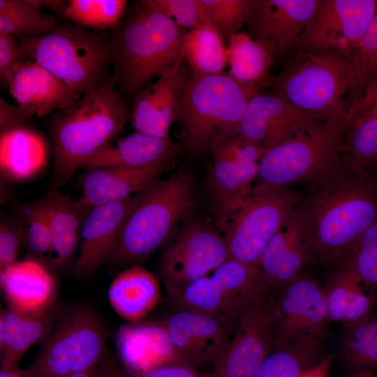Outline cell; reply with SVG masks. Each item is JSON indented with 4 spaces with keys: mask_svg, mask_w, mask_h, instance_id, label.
Instances as JSON below:
<instances>
[{
    "mask_svg": "<svg viewBox=\"0 0 377 377\" xmlns=\"http://www.w3.org/2000/svg\"><path fill=\"white\" fill-rule=\"evenodd\" d=\"M302 203L311 223L315 258L338 266L377 219V182L369 169L343 158L311 182Z\"/></svg>",
    "mask_w": 377,
    "mask_h": 377,
    "instance_id": "obj_1",
    "label": "cell"
},
{
    "mask_svg": "<svg viewBox=\"0 0 377 377\" xmlns=\"http://www.w3.org/2000/svg\"><path fill=\"white\" fill-rule=\"evenodd\" d=\"M187 31L138 1L112 31L115 88L136 96L153 78L171 70L184 56Z\"/></svg>",
    "mask_w": 377,
    "mask_h": 377,
    "instance_id": "obj_2",
    "label": "cell"
},
{
    "mask_svg": "<svg viewBox=\"0 0 377 377\" xmlns=\"http://www.w3.org/2000/svg\"><path fill=\"white\" fill-rule=\"evenodd\" d=\"M129 116L112 77L53 114L47 129L54 153L52 180L59 188L90 155L110 142Z\"/></svg>",
    "mask_w": 377,
    "mask_h": 377,
    "instance_id": "obj_3",
    "label": "cell"
},
{
    "mask_svg": "<svg viewBox=\"0 0 377 377\" xmlns=\"http://www.w3.org/2000/svg\"><path fill=\"white\" fill-rule=\"evenodd\" d=\"M193 199V178L184 166L138 193L107 262L116 267L139 265L165 242Z\"/></svg>",
    "mask_w": 377,
    "mask_h": 377,
    "instance_id": "obj_4",
    "label": "cell"
},
{
    "mask_svg": "<svg viewBox=\"0 0 377 377\" xmlns=\"http://www.w3.org/2000/svg\"><path fill=\"white\" fill-rule=\"evenodd\" d=\"M25 57L36 61L82 96L108 83L113 67L112 31L58 24L52 31L17 38Z\"/></svg>",
    "mask_w": 377,
    "mask_h": 377,
    "instance_id": "obj_5",
    "label": "cell"
},
{
    "mask_svg": "<svg viewBox=\"0 0 377 377\" xmlns=\"http://www.w3.org/2000/svg\"><path fill=\"white\" fill-rule=\"evenodd\" d=\"M352 59L325 50L297 49L267 87L297 108L347 127Z\"/></svg>",
    "mask_w": 377,
    "mask_h": 377,
    "instance_id": "obj_6",
    "label": "cell"
},
{
    "mask_svg": "<svg viewBox=\"0 0 377 377\" xmlns=\"http://www.w3.org/2000/svg\"><path fill=\"white\" fill-rule=\"evenodd\" d=\"M258 92L228 72L192 73L185 86L177 118L189 147L200 153L209 149L214 141L237 134L247 104Z\"/></svg>",
    "mask_w": 377,
    "mask_h": 377,
    "instance_id": "obj_7",
    "label": "cell"
},
{
    "mask_svg": "<svg viewBox=\"0 0 377 377\" xmlns=\"http://www.w3.org/2000/svg\"><path fill=\"white\" fill-rule=\"evenodd\" d=\"M302 196L285 187L256 184L218 214L229 258L257 267L265 248Z\"/></svg>",
    "mask_w": 377,
    "mask_h": 377,
    "instance_id": "obj_8",
    "label": "cell"
},
{
    "mask_svg": "<svg viewBox=\"0 0 377 377\" xmlns=\"http://www.w3.org/2000/svg\"><path fill=\"white\" fill-rule=\"evenodd\" d=\"M108 330L91 308L63 311L40 341L25 377H59L96 367L106 354Z\"/></svg>",
    "mask_w": 377,
    "mask_h": 377,
    "instance_id": "obj_9",
    "label": "cell"
},
{
    "mask_svg": "<svg viewBox=\"0 0 377 377\" xmlns=\"http://www.w3.org/2000/svg\"><path fill=\"white\" fill-rule=\"evenodd\" d=\"M269 295L259 269L229 258L211 274L168 297L172 311L188 310L214 317L233 334L242 314Z\"/></svg>",
    "mask_w": 377,
    "mask_h": 377,
    "instance_id": "obj_10",
    "label": "cell"
},
{
    "mask_svg": "<svg viewBox=\"0 0 377 377\" xmlns=\"http://www.w3.org/2000/svg\"><path fill=\"white\" fill-rule=\"evenodd\" d=\"M346 129L344 124L323 120L266 151L257 184L285 187L313 182L337 161Z\"/></svg>",
    "mask_w": 377,
    "mask_h": 377,
    "instance_id": "obj_11",
    "label": "cell"
},
{
    "mask_svg": "<svg viewBox=\"0 0 377 377\" xmlns=\"http://www.w3.org/2000/svg\"><path fill=\"white\" fill-rule=\"evenodd\" d=\"M273 350L292 345H320L327 335L329 319L323 288L300 276L272 296Z\"/></svg>",
    "mask_w": 377,
    "mask_h": 377,
    "instance_id": "obj_12",
    "label": "cell"
},
{
    "mask_svg": "<svg viewBox=\"0 0 377 377\" xmlns=\"http://www.w3.org/2000/svg\"><path fill=\"white\" fill-rule=\"evenodd\" d=\"M229 258L222 235L205 224L193 223L182 230L163 254L158 276L168 297H175Z\"/></svg>",
    "mask_w": 377,
    "mask_h": 377,
    "instance_id": "obj_13",
    "label": "cell"
},
{
    "mask_svg": "<svg viewBox=\"0 0 377 377\" xmlns=\"http://www.w3.org/2000/svg\"><path fill=\"white\" fill-rule=\"evenodd\" d=\"M376 6L377 0H320L295 50H334L352 59Z\"/></svg>",
    "mask_w": 377,
    "mask_h": 377,
    "instance_id": "obj_14",
    "label": "cell"
},
{
    "mask_svg": "<svg viewBox=\"0 0 377 377\" xmlns=\"http://www.w3.org/2000/svg\"><path fill=\"white\" fill-rule=\"evenodd\" d=\"M274 326L267 295L241 316L232 337L213 367V376L253 377L273 350Z\"/></svg>",
    "mask_w": 377,
    "mask_h": 377,
    "instance_id": "obj_15",
    "label": "cell"
},
{
    "mask_svg": "<svg viewBox=\"0 0 377 377\" xmlns=\"http://www.w3.org/2000/svg\"><path fill=\"white\" fill-rule=\"evenodd\" d=\"M315 258L312 228L302 202L269 242L257 267L273 295L291 281L301 276L305 265Z\"/></svg>",
    "mask_w": 377,
    "mask_h": 377,
    "instance_id": "obj_16",
    "label": "cell"
},
{
    "mask_svg": "<svg viewBox=\"0 0 377 377\" xmlns=\"http://www.w3.org/2000/svg\"><path fill=\"white\" fill-rule=\"evenodd\" d=\"M323 120L275 91L258 92L247 104L237 134L267 151Z\"/></svg>",
    "mask_w": 377,
    "mask_h": 377,
    "instance_id": "obj_17",
    "label": "cell"
},
{
    "mask_svg": "<svg viewBox=\"0 0 377 377\" xmlns=\"http://www.w3.org/2000/svg\"><path fill=\"white\" fill-rule=\"evenodd\" d=\"M320 0H251L246 23L251 37L286 61Z\"/></svg>",
    "mask_w": 377,
    "mask_h": 377,
    "instance_id": "obj_18",
    "label": "cell"
},
{
    "mask_svg": "<svg viewBox=\"0 0 377 377\" xmlns=\"http://www.w3.org/2000/svg\"><path fill=\"white\" fill-rule=\"evenodd\" d=\"M163 320L176 352L200 370L214 366L232 334L218 319L192 311H172Z\"/></svg>",
    "mask_w": 377,
    "mask_h": 377,
    "instance_id": "obj_19",
    "label": "cell"
},
{
    "mask_svg": "<svg viewBox=\"0 0 377 377\" xmlns=\"http://www.w3.org/2000/svg\"><path fill=\"white\" fill-rule=\"evenodd\" d=\"M184 56L167 73L148 84L135 96L131 114L136 132L156 138H169V129L177 120L188 76Z\"/></svg>",
    "mask_w": 377,
    "mask_h": 377,
    "instance_id": "obj_20",
    "label": "cell"
},
{
    "mask_svg": "<svg viewBox=\"0 0 377 377\" xmlns=\"http://www.w3.org/2000/svg\"><path fill=\"white\" fill-rule=\"evenodd\" d=\"M114 341L123 370L130 377H140L166 364L186 363L174 348L163 320H141L121 325Z\"/></svg>",
    "mask_w": 377,
    "mask_h": 377,
    "instance_id": "obj_21",
    "label": "cell"
},
{
    "mask_svg": "<svg viewBox=\"0 0 377 377\" xmlns=\"http://www.w3.org/2000/svg\"><path fill=\"white\" fill-rule=\"evenodd\" d=\"M6 84L16 105L29 117H42L63 110L81 97L31 59L22 62L10 76Z\"/></svg>",
    "mask_w": 377,
    "mask_h": 377,
    "instance_id": "obj_22",
    "label": "cell"
},
{
    "mask_svg": "<svg viewBox=\"0 0 377 377\" xmlns=\"http://www.w3.org/2000/svg\"><path fill=\"white\" fill-rule=\"evenodd\" d=\"M137 196L138 193L121 202L90 209L80 230V249L73 265L77 275L90 276L107 262L119 231Z\"/></svg>",
    "mask_w": 377,
    "mask_h": 377,
    "instance_id": "obj_23",
    "label": "cell"
},
{
    "mask_svg": "<svg viewBox=\"0 0 377 377\" xmlns=\"http://www.w3.org/2000/svg\"><path fill=\"white\" fill-rule=\"evenodd\" d=\"M170 160L138 168H87L82 177L80 202L87 209L121 202L159 180Z\"/></svg>",
    "mask_w": 377,
    "mask_h": 377,
    "instance_id": "obj_24",
    "label": "cell"
},
{
    "mask_svg": "<svg viewBox=\"0 0 377 377\" xmlns=\"http://www.w3.org/2000/svg\"><path fill=\"white\" fill-rule=\"evenodd\" d=\"M0 284L7 308L24 315L40 313L55 304V279L36 259L17 261L0 272Z\"/></svg>",
    "mask_w": 377,
    "mask_h": 377,
    "instance_id": "obj_25",
    "label": "cell"
},
{
    "mask_svg": "<svg viewBox=\"0 0 377 377\" xmlns=\"http://www.w3.org/2000/svg\"><path fill=\"white\" fill-rule=\"evenodd\" d=\"M177 145L169 137L156 138L139 132L118 140L109 142L89 157L80 168H138L159 161L171 160Z\"/></svg>",
    "mask_w": 377,
    "mask_h": 377,
    "instance_id": "obj_26",
    "label": "cell"
},
{
    "mask_svg": "<svg viewBox=\"0 0 377 377\" xmlns=\"http://www.w3.org/2000/svg\"><path fill=\"white\" fill-rule=\"evenodd\" d=\"M47 216L52 234L48 263L55 269L65 267L71 260L80 237L83 221L90 209L53 188L40 200Z\"/></svg>",
    "mask_w": 377,
    "mask_h": 377,
    "instance_id": "obj_27",
    "label": "cell"
},
{
    "mask_svg": "<svg viewBox=\"0 0 377 377\" xmlns=\"http://www.w3.org/2000/svg\"><path fill=\"white\" fill-rule=\"evenodd\" d=\"M108 296L112 308L120 317L128 322H137L158 304L162 293L156 276L140 265H132L116 276Z\"/></svg>",
    "mask_w": 377,
    "mask_h": 377,
    "instance_id": "obj_28",
    "label": "cell"
},
{
    "mask_svg": "<svg viewBox=\"0 0 377 377\" xmlns=\"http://www.w3.org/2000/svg\"><path fill=\"white\" fill-rule=\"evenodd\" d=\"M47 165L46 143L38 132L24 123L1 130L0 168L4 177L26 180Z\"/></svg>",
    "mask_w": 377,
    "mask_h": 377,
    "instance_id": "obj_29",
    "label": "cell"
},
{
    "mask_svg": "<svg viewBox=\"0 0 377 377\" xmlns=\"http://www.w3.org/2000/svg\"><path fill=\"white\" fill-rule=\"evenodd\" d=\"M323 288L330 321L348 324L373 313L375 288L365 283L352 269L337 267Z\"/></svg>",
    "mask_w": 377,
    "mask_h": 377,
    "instance_id": "obj_30",
    "label": "cell"
},
{
    "mask_svg": "<svg viewBox=\"0 0 377 377\" xmlns=\"http://www.w3.org/2000/svg\"><path fill=\"white\" fill-rule=\"evenodd\" d=\"M228 73L243 84L258 90L267 86L269 69L276 56L266 44L239 31L228 40Z\"/></svg>",
    "mask_w": 377,
    "mask_h": 377,
    "instance_id": "obj_31",
    "label": "cell"
},
{
    "mask_svg": "<svg viewBox=\"0 0 377 377\" xmlns=\"http://www.w3.org/2000/svg\"><path fill=\"white\" fill-rule=\"evenodd\" d=\"M209 150L213 163L209 185L219 214L251 187L252 182L258 177L259 163H242L217 148L211 147Z\"/></svg>",
    "mask_w": 377,
    "mask_h": 377,
    "instance_id": "obj_32",
    "label": "cell"
},
{
    "mask_svg": "<svg viewBox=\"0 0 377 377\" xmlns=\"http://www.w3.org/2000/svg\"><path fill=\"white\" fill-rule=\"evenodd\" d=\"M58 24L54 15L41 11L36 0H0V33L34 37L52 31Z\"/></svg>",
    "mask_w": 377,
    "mask_h": 377,
    "instance_id": "obj_33",
    "label": "cell"
},
{
    "mask_svg": "<svg viewBox=\"0 0 377 377\" xmlns=\"http://www.w3.org/2000/svg\"><path fill=\"white\" fill-rule=\"evenodd\" d=\"M183 52L195 75L220 73L227 64V47L220 33L212 27L188 30Z\"/></svg>",
    "mask_w": 377,
    "mask_h": 377,
    "instance_id": "obj_34",
    "label": "cell"
},
{
    "mask_svg": "<svg viewBox=\"0 0 377 377\" xmlns=\"http://www.w3.org/2000/svg\"><path fill=\"white\" fill-rule=\"evenodd\" d=\"M341 349L355 369L377 368V315L345 324Z\"/></svg>",
    "mask_w": 377,
    "mask_h": 377,
    "instance_id": "obj_35",
    "label": "cell"
},
{
    "mask_svg": "<svg viewBox=\"0 0 377 377\" xmlns=\"http://www.w3.org/2000/svg\"><path fill=\"white\" fill-rule=\"evenodd\" d=\"M340 155L369 168L377 163V110L352 119L348 124Z\"/></svg>",
    "mask_w": 377,
    "mask_h": 377,
    "instance_id": "obj_36",
    "label": "cell"
},
{
    "mask_svg": "<svg viewBox=\"0 0 377 377\" xmlns=\"http://www.w3.org/2000/svg\"><path fill=\"white\" fill-rule=\"evenodd\" d=\"M126 5L124 0H70L63 17L94 31L114 30L126 13Z\"/></svg>",
    "mask_w": 377,
    "mask_h": 377,
    "instance_id": "obj_37",
    "label": "cell"
},
{
    "mask_svg": "<svg viewBox=\"0 0 377 377\" xmlns=\"http://www.w3.org/2000/svg\"><path fill=\"white\" fill-rule=\"evenodd\" d=\"M377 74V6L374 17L352 58L351 79L348 94L349 112L360 100Z\"/></svg>",
    "mask_w": 377,
    "mask_h": 377,
    "instance_id": "obj_38",
    "label": "cell"
},
{
    "mask_svg": "<svg viewBox=\"0 0 377 377\" xmlns=\"http://www.w3.org/2000/svg\"><path fill=\"white\" fill-rule=\"evenodd\" d=\"M319 345H292L272 350L253 377H299L317 362Z\"/></svg>",
    "mask_w": 377,
    "mask_h": 377,
    "instance_id": "obj_39",
    "label": "cell"
},
{
    "mask_svg": "<svg viewBox=\"0 0 377 377\" xmlns=\"http://www.w3.org/2000/svg\"><path fill=\"white\" fill-rule=\"evenodd\" d=\"M22 230L24 246L31 258L49 260L52 252V234L46 212L40 201L21 205L17 219Z\"/></svg>",
    "mask_w": 377,
    "mask_h": 377,
    "instance_id": "obj_40",
    "label": "cell"
},
{
    "mask_svg": "<svg viewBox=\"0 0 377 377\" xmlns=\"http://www.w3.org/2000/svg\"><path fill=\"white\" fill-rule=\"evenodd\" d=\"M63 311L62 307L54 304L43 311L27 316L13 343L1 357V368L17 367L24 354L47 336Z\"/></svg>",
    "mask_w": 377,
    "mask_h": 377,
    "instance_id": "obj_41",
    "label": "cell"
},
{
    "mask_svg": "<svg viewBox=\"0 0 377 377\" xmlns=\"http://www.w3.org/2000/svg\"><path fill=\"white\" fill-rule=\"evenodd\" d=\"M339 266L352 269L377 288V219L356 239Z\"/></svg>",
    "mask_w": 377,
    "mask_h": 377,
    "instance_id": "obj_42",
    "label": "cell"
},
{
    "mask_svg": "<svg viewBox=\"0 0 377 377\" xmlns=\"http://www.w3.org/2000/svg\"><path fill=\"white\" fill-rule=\"evenodd\" d=\"M212 25L228 40L246 23L251 0H200Z\"/></svg>",
    "mask_w": 377,
    "mask_h": 377,
    "instance_id": "obj_43",
    "label": "cell"
},
{
    "mask_svg": "<svg viewBox=\"0 0 377 377\" xmlns=\"http://www.w3.org/2000/svg\"><path fill=\"white\" fill-rule=\"evenodd\" d=\"M154 10L188 30L214 27L200 0H143Z\"/></svg>",
    "mask_w": 377,
    "mask_h": 377,
    "instance_id": "obj_44",
    "label": "cell"
},
{
    "mask_svg": "<svg viewBox=\"0 0 377 377\" xmlns=\"http://www.w3.org/2000/svg\"><path fill=\"white\" fill-rule=\"evenodd\" d=\"M24 239L16 221H2L0 225V272L17 263Z\"/></svg>",
    "mask_w": 377,
    "mask_h": 377,
    "instance_id": "obj_45",
    "label": "cell"
},
{
    "mask_svg": "<svg viewBox=\"0 0 377 377\" xmlns=\"http://www.w3.org/2000/svg\"><path fill=\"white\" fill-rule=\"evenodd\" d=\"M17 37L0 33V77L3 83L24 61Z\"/></svg>",
    "mask_w": 377,
    "mask_h": 377,
    "instance_id": "obj_46",
    "label": "cell"
},
{
    "mask_svg": "<svg viewBox=\"0 0 377 377\" xmlns=\"http://www.w3.org/2000/svg\"><path fill=\"white\" fill-rule=\"evenodd\" d=\"M27 316V315L9 308L1 309L0 316L1 357L5 354L13 343Z\"/></svg>",
    "mask_w": 377,
    "mask_h": 377,
    "instance_id": "obj_47",
    "label": "cell"
},
{
    "mask_svg": "<svg viewBox=\"0 0 377 377\" xmlns=\"http://www.w3.org/2000/svg\"><path fill=\"white\" fill-rule=\"evenodd\" d=\"M140 377H214L212 372L202 371L186 363H173L151 369Z\"/></svg>",
    "mask_w": 377,
    "mask_h": 377,
    "instance_id": "obj_48",
    "label": "cell"
},
{
    "mask_svg": "<svg viewBox=\"0 0 377 377\" xmlns=\"http://www.w3.org/2000/svg\"><path fill=\"white\" fill-rule=\"evenodd\" d=\"M377 110V74L369 83L360 100L350 110L348 124L353 119Z\"/></svg>",
    "mask_w": 377,
    "mask_h": 377,
    "instance_id": "obj_49",
    "label": "cell"
},
{
    "mask_svg": "<svg viewBox=\"0 0 377 377\" xmlns=\"http://www.w3.org/2000/svg\"><path fill=\"white\" fill-rule=\"evenodd\" d=\"M29 118L17 105L8 104L0 98V126L1 130L20 124H24Z\"/></svg>",
    "mask_w": 377,
    "mask_h": 377,
    "instance_id": "obj_50",
    "label": "cell"
},
{
    "mask_svg": "<svg viewBox=\"0 0 377 377\" xmlns=\"http://www.w3.org/2000/svg\"><path fill=\"white\" fill-rule=\"evenodd\" d=\"M99 377H130L107 354L98 364Z\"/></svg>",
    "mask_w": 377,
    "mask_h": 377,
    "instance_id": "obj_51",
    "label": "cell"
},
{
    "mask_svg": "<svg viewBox=\"0 0 377 377\" xmlns=\"http://www.w3.org/2000/svg\"><path fill=\"white\" fill-rule=\"evenodd\" d=\"M333 359V355L327 356L305 370L299 377H327V374Z\"/></svg>",
    "mask_w": 377,
    "mask_h": 377,
    "instance_id": "obj_52",
    "label": "cell"
},
{
    "mask_svg": "<svg viewBox=\"0 0 377 377\" xmlns=\"http://www.w3.org/2000/svg\"><path fill=\"white\" fill-rule=\"evenodd\" d=\"M38 3L42 6L47 7L52 9L59 16H64V13L67 6L68 1L60 0H36Z\"/></svg>",
    "mask_w": 377,
    "mask_h": 377,
    "instance_id": "obj_53",
    "label": "cell"
},
{
    "mask_svg": "<svg viewBox=\"0 0 377 377\" xmlns=\"http://www.w3.org/2000/svg\"><path fill=\"white\" fill-rule=\"evenodd\" d=\"M59 377H99L98 364L91 369L68 374Z\"/></svg>",
    "mask_w": 377,
    "mask_h": 377,
    "instance_id": "obj_54",
    "label": "cell"
},
{
    "mask_svg": "<svg viewBox=\"0 0 377 377\" xmlns=\"http://www.w3.org/2000/svg\"><path fill=\"white\" fill-rule=\"evenodd\" d=\"M0 377H25L24 369L18 367L10 368H1Z\"/></svg>",
    "mask_w": 377,
    "mask_h": 377,
    "instance_id": "obj_55",
    "label": "cell"
},
{
    "mask_svg": "<svg viewBox=\"0 0 377 377\" xmlns=\"http://www.w3.org/2000/svg\"><path fill=\"white\" fill-rule=\"evenodd\" d=\"M347 377H377V372L370 369H355Z\"/></svg>",
    "mask_w": 377,
    "mask_h": 377,
    "instance_id": "obj_56",
    "label": "cell"
},
{
    "mask_svg": "<svg viewBox=\"0 0 377 377\" xmlns=\"http://www.w3.org/2000/svg\"><path fill=\"white\" fill-rule=\"evenodd\" d=\"M370 171L372 173L373 177L377 182V163L374 164L372 166H371L369 168Z\"/></svg>",
    "mask_w": 377,
    "mask_h": 377,
    "instance_id": "obj_57",
    "label": "cell"
}]
</instances>
